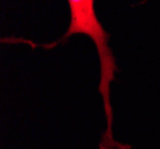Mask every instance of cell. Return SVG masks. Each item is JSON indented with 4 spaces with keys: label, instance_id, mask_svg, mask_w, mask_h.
Returning a JSON list of instances; mask_svg holds the SVG:
<instances>
[{
    "label": "cell",
    "instance_id": "cell-1",
    "mask_svg": "<svg viewBox=\"0 0 160 149\" xmlns=\"http://www.w3.org/2000/svg\"><path fill=\"white\" fill-rule=\"evenodd\" d=\"M71 22L68 29L62 36L61 41H67L71 36L74 35H84L87 36L96 46L98 57L100 63V80H99V93L103 99V108L105 112L107 127L103 132L100 149H129V147L121 144L115 141L112 132V104L110 100V86L115 80V75L117 72L116 59L113 56L111 49L109 47L110 35L105 31L103 24L99 22L96 8H94V0H67Z\"/></svg>",
    "mask_w": 160,
    "mask_h": 149
}]
</instances>
